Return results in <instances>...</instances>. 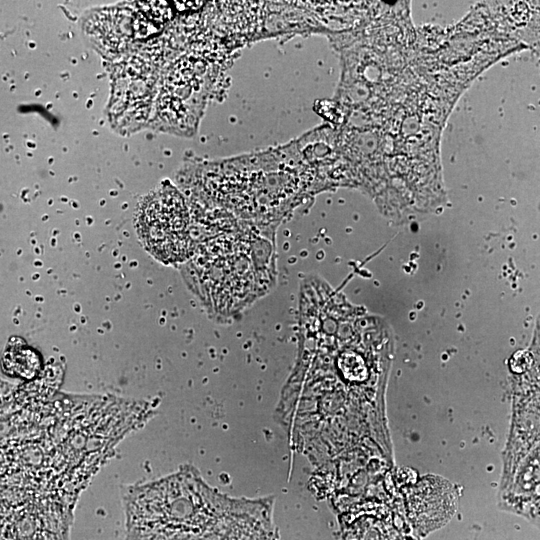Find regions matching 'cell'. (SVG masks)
I'll return each instance as SVG.
<instances>
[{
    "label": "cell",
    "mask_w": 540,
    "mask_h": 540,
    "mask_svg": "<svg viewBox=\"0 0 540 540\" xmlns=\"http://www.w3.org/2000/svg\"><path fill=\"white\" fill-rule=\"evenodd\" d=\"M139 233L147 250L162 261L183 259L189 250L182 203L168 191L150 196L139 214Z\"/></svg>",
    "instance_id": "1"
}]
</instances>
